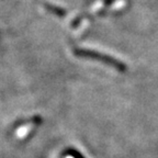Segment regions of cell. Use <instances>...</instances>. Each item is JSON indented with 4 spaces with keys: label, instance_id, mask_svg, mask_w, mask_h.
I'll return each mask as SVG.
<instances>
[{
    "label": "cell",
    "instance_id": "obj_1",
    "mask_svg": "<svg viewBox=\"0 0 158 158\" xmlns=\"http://www.w3.org/2000/svg\"><path fill=\"white\" fill-rule=\"evenodd\" d=\"M42 123V118L40 116H34L27 123L23 124L22 126H20L19 128L17 130V136L19 138H24L27 137V135L30 134V132L32 131L33 128H35V126L39 125V124Z\"/></svg>",
    "mask_w": 158,
    "mask_h": 158
}]
</instances>
